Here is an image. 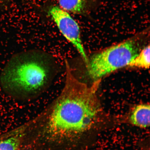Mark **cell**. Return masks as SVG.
<instances>
[{
  "mask_svg": "<svg viewBox=\"0 0 150 150\" xmlns=\"http://www.w3.org/2000/svg\"><path fill=\"white\" fill-rule=\"evenodd\" d=\"M139 36L109 47L94 54L87 65L88 74L94 81L128 66L141 50Z\"/></svg>",
  "mask_w": 150,
  "mask_h": 150,
  "instance_id": "3",
  "label": "cell"
},
{
  "mask_svg": "<svg viewBox=\"0 0 150 150\" xmlns=\"http://www.w3.org/2000/svg\"><path fill=\"white\" fill-rule=\"evenodd\" d=\"M59 64L52 54L31 50L15 54L7 62L0 76L6 93L20 100L36 98L52 85L59 72Z\"/></svg>",
  "mask_w": 150,
  "mask_h": 150,
  "instance_id": "2",
  "label": "cell"
},
{
  "mask_svg": "<svg viewBox=\"0 0 150 150\" xmlns=\"http://www.w3.org/2000/svg\"><path fill=\"white\" fill-rule=\"evenodd\" d=\"M65 81L49 106L30 121V150H70L98 127L103 112L97 95L100 80L91 86L80 81L65 61Z\"/></svg>",
  "mask_w": 150,
  "mask_h": 150,
  "instance_id": "1",
  "label": "cell"
},
{
  "mask_svg": "<svg viewBox=\"0 0 150 150\" xmlns=\"http://www.w3.org/2000/svg\"><path fill=\"white\" fill-rule=\"evenodd\" d=\"M6 1L7 0H0V5L2 4L3 3Z\"/></svg>",
  "mask_w": 150,
  "mask_h": 150,
  "instance_id": "9",
  "label": "cell"
},
{
  "mask_svg": "<svg viewBox=\"0 0 150 150\" xmlns=\"http://www.w3.org/2000/svg\"><path fill=\"white\" fill-rule=\"evenodd\" d=\"M150 105L142 103L133 106L121 119L123 123L146 128L150 126Z\"/></svg>",
  "mask_w": 150,
  "mask_h": 150,
  "instance_id": "6",
  "label": "cell"
},
{
  "mask_svg": "<svg viewBox=\"0 0 150 150\" xmlns=\"http://www.w3.org/2000/svg\"><path fill=\"white\" fill-rule=\"evenodd\" d=\"M150 48L149 44L142 49L127 66L139 69H149L150 62Z\"/></svg>",
  "mask_w": 150,
  "mask_h": 150,
  "instance_id": "8",
  "label": "cell"
},
{
  "mask_svg": "<svg viewBox=\"0 0 150 150\" xmlns=\"http://www.w3.org/2000/svg\"><path fill=\"white\" fill-rule=\"evenodd\" d=\"M29 123L0 135V150H26Z\"/></svg>",
  "mask_w": 150,
  "mask_h": 150,
  "instance_id": "5",
  "label": "cell"
},
{
  "mask_svg": "<svg viewBox=\"0 0 150 150\" xmlns=\"http://www.w3.org/2000/svg\"><path fill=\"white\" fill-rule=\"evenodd\" d=\"M47 13L63 36L76 48L87 65L89 59L82 42L79 26L77 22L68 12L57 5L49 7Z\"/></svg>",
  "mask_w": 150,
  "mask_h": 150,
  "instance_id": "4",
  "label": "cell"
},
{
  "mask_svg": "<svg viewBox=\"0 0 150 150\" xmlns=\"http://www.w3.org/2000/svg\"><path fill=\"white\" fill-rule=\"evenodd\" d=\"M59 7L67 12L85 16L93 6L91 0H58Z\"/></svg>",
  "mask_w": 150,
  "mask_h": 150,
  "instance_id": "7",
  "label": "cell"
}]
</instances>
